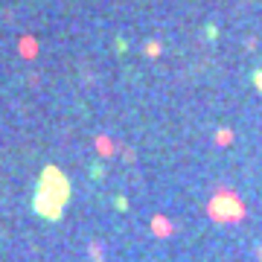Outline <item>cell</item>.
Listing matches in <instances>:
<instances>
[{
	"mask_svg": "<svg viewBox=\"0 0 262 262\" xmlns=\"http://www.w3.org/2000/svg\"><path fill=\"white\" fill-rule=\"evenodd\" d=\"M67 195H70V189H67V181L64 178H58L56 187L41 181V187H38V198H35V210L41 215H47V219H58V215H61V204H64Z\"/></svg>",
	"mask_w": 262,
	"mask_h": 262,
	"instance_id": "obj_1",
	"label": "cell"
}]
</instances>
